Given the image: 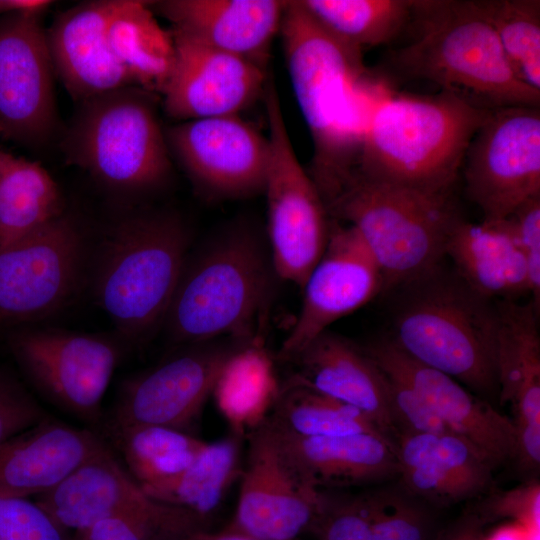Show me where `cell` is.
<instances>
[{
	"label": "cell",
	"instance_id": "6da1fadb",
	"mask_svg": "<svg viewBox=\"0 0 540 540\" xmlns=\"http://www.w3.org/2000/svg\"><path fill=\"white\" fill-rule=\"evenodd\" d=\"M280 31L313 145L308 173L327 207L354 175L370 112L389 88L368 72L361 49L325 30L300 1H287Z\"/></svg>",
	"mask_w": 540,
	"mask_h": 540
},
{
	"label": "cell",
	"instance_id": "7a4b0ae2",
	"mask_svg": "<svg viewBox=\"0 0 540 540\" xmlns=\"http://www.w3.org/2000/svg\"><path fill=\"white\" fill-rule=\"evenodd\" d=\"M277 278L268 240L231 223L189 251L161 329L176 347L263 339Z\"/></svg>",
	"mask_w": 540,
	"mask_h": 540
},
{
	"label": "cell",
	"instance_id": "3957f363",
	"mask_svg": "<svg viewBox=\"0 0 540 540\" xmlns=\"http://www.w3.org/2000/svg\"><path fill=\"white\" fill-rule=\"evenodd\" d=\"M388 89L368 117L354 174L430 193L454 192L467 148L490 114L459 97Z\"/></svg>",
	"mask_w": 540,
	"mask_h": 540
},
{
	"label": "cell",
	"instance_id": "277c9868",
	"mask_svg": "<svg viewBox=\"0 0 540 540\" xmlns=\"http://www.w3.org/2000/svg\"><path fill=\"white\" fill-rule=\"evenodd\" d=\"M410 24L413 38L386 58L399 77L430 81L490 111L539 106L540 92L516 76L473 0H413Z\"/></svg>",
	"mask_w": 540,
	"mask_h": 540
},
{
	"label": "cell",
	"instance_id": "5b68a950",
	"mask_svg": "<svg viewBox=\"0 0 540 540\" xmlns=\"http://www.w3.org/2000/svg\"><path fill=\"white\" fill-rule=\"evenodd\" d=\"M190 250V230L171 212L131 213L106 234L96 257L93 292L129 348L162 328Z\"/></svg>",
	"mask_w": 540,
	"mask_h": 540
},
{
	"label": "cell",
	"instance_id": "8992f818",
	"mask_svg": "<svg viewBox=\"0 0 540 540\" xmlns=\"http://www.w3.org/2000/svg\"><path fill=\"white\" fill-rule=\"evenodd\" d=\"M393 291L398 294L389 336L401 350L475 391L498 390L495 301L476 293L442 264Z\"/></svg>",
	"mask_w": 540,
	"mask_h": 540
},
{
	"label": "cell",
	"instance_id": "52a82bcc",
	"mask_svg": "<svg viewBox=\"0 0 540 540\" xmlns=\"http://www.w3.org/2000/svg\"><path fill=\"white\" fill-rule=\"evenodd\" d=\"M351 226L375 260L383 292L393 291L442 264L461 217L454 193H430L354 174L326 207Z\"/></svg>",
	"mask_w": 540,
	"mask_h": 540
},
{
	"label": "cell",
	"instance_id": "ba28073f",
	"mask_svg": "<svg viewBox=\"0 0 540 540\" xmlns=\"http://www.w3.org/2000/svg\"><path fill=\"white\" fill-rule=\"evenodd\" d=\"M149 94L129 86L79 103L64 137L69 161L113 192L149 194L170 177L171 153Z\"/></svg>",
	"mask_w": 540,
	"mask_h": 540
},
{
	"label": "cell",
	"instance_id": "9c48e42d",
	"mask_svg": "<svg viewBox=\"0 0 540 540\" xmlns=\"http://www.w3.org/2000/svg\"><path fill=\"white\" fill-rule=\"evenodd\" d=\"M263 100L270 132V159L263 190L267 200V240L279 279L302 288L325 250L331 222L315 183L297 158L279 93L269 78Z\"/></svg>",
	"mask_w": 540,
	"mask_h": 540
},
{
	"label": "cell",
	"instance_id": "30bf717a",
	"mask_svg": "<svg viewBox=\"0 0 540 540\" xmlns=\"http://www.w3.org/2000/svg\"><path fill=\"white\" fill-rule=\"evenodd\" d=\"M8 346L44 400L93 427L102 426L104 394L129 349L120 337L26 327L12 332Z\"/></svg>",
	"mask_w": 540,
	"mask_h": 540
},
{
	"label": "cell",
	"instance_id": "8fae6325",
	"mask_svg": "<svg viewBox=\"0 0 540 540\" xmlns=\"http://www.w3.org/2000/svg\"><path fill=\"white\" fill-rule=\"evenodd\" d=\"M88 259V238L67 213L1 247L0 324L35 322L62 309L81 287Z\"/></svg>",
	"mask_w": 540,
	"mask_h": 540
},
{
	"label": "cell",
	"instance_id": "7c38bea8",
	"mask_svg": "<svg viewBox=\"0 0 540 540\" xmlns=\"http://www.w3.org/2000/svg\"><path fill=\"white\" fill-rule=\"evenodd\" d=\"M256 340L226 337L176 347L157 365L122 382L102 426L106 431L156 425L190 433L227 361Z\"/></svg>",
	"mask_w": 540,
	"mask_h": 540
},
{
	"label": "cell",
	"instance_id": "4fadbf2b",
	"mask_svg": "<svg viewBox=\"0 0 540 540\" xmlns=\"http://www.w3.org/2000/svg\"><path fill=\"white\" fill-rule=\"evenodd\" d=\"M461 171L485 221L504 220L540 195L539 106L492 110L470 141Z\"/></svg>",
	"mask_w": 540,
	"mask_h": 540
},
{
	"label": "cell",
	"instance_id": "5bb4252c",
	"mask_svg": "<svg viewBox=\"0 0 540 540\" xmlns=\"http://www.w3.org/2000/svg\"><path fill=\"white\" fill-rule=\"evenodd\" d=\"M44 12L0 18V131L32 148L49 143L58 128L55 71L41 23Z\"/></svg>",
	"mask_w": 540,
	"mask_h": 540
},
{
	"label": "cell",
	"instance_id": "9a60e30c",
	"mask_svg": "<svg viewBox=\"0 0 540 540\" xmlns=\"http://www.w3.org/2000/svg\"><path fill=\"white\" fill-rule=\"evenodd\" d=\"M245 437L237 507L226 529L256 540H298L314 518L319 489L300 475L263 420Z\"/></svg>",
	"mask_w": 540,
	"mask_h": 540
},
{
	"label": "cell",
	"instance_id": "2e32d148",
	"mask_svg": "<svg viewBox=\"0 0 540 540\" xmlns=\"http://www.w3.org/2000/svg\"><path fill=\"white\" fill-rule=\"evenodd\" d=\"M165 136L171 155L200 192L214 198L263 193L269 139L239 115L184 121Z\"/></svg>",
	"mask_w": 540,
	"mask_h": 540
},
{
	"label": "cell",
	"instance_id": "e0dca14e",
	"mask_svg": "<svg viewBox=\"0 0 540 540\" xmlns=\"http://www.w3.org/2000/svg\"><path fill=\"white\" fill-rule=\"evenodd\" d=\"M302 289L301 308L278 351L281 362H288L333 322L383 293V281L356 231L332 222L325 250Z\"/></svg>",
	"mask_w": 540,
	"mask_h": 540
},
{
	"label": "cell",
	"instance_id": "ac0fdd59",
	"mask_svg": "<svg viewBox=\"0 0 540 540\" xmlns=\"http://www.w3.org/2000/svg\"><path fill=\"white\" fill-rule=\"evenodd\" d=\"M174 62L162 92L166 113L182 122L239 115L264 92L267 70L172 30Z\"/></svg>",
	"mask_w": 540,
	"mask_h": 540
},
{
	"label": "cell",
	"instance_id": "d6986e66",
	"mask_svg": "<svg viewBox=\"0 0 540 540\" xmlns=\"http://www.w3.org/2000/svg\"><path fill=\"white\" fill-rule=\"evenodd\" d=\"M364 349L381 370L408 382L449 431L472 443L494 468L516 457L514 421L472 395L457 380L416 361L390 336Z\"/></svg>",
	"mask_w": 540,
	"mask_h": 540
},
{
	"label": "cell",
	"instance_id": "ffe728a7",
	"mask_svg": "<svg viewBox=\"0 0 540 540\" xmlns=\"http://www.w3.org/2000/svg\"><path fill=\"white\" fill-rule=\"evenodd\" d=\"M495 303V372L500 400L510 403L515 413L516 457L523 466L535 468L540 462L539 308L532 300Z\"/></svg>",
	"mask_w": 540,
	"mask_h": 540
},
{
	"label": "cell",
	"instance_id": "44dd1931",
	"mask_svg": "<svg viewBox=\"0 0 540 540\" xmlns=\"http://www.w3.org/2000/svg\"><path fill=\"white\" fill-rule=\"evenodd\" d=\"M122 3H81L58 15L46 30L55 75L78 103L119 88L136 87L113 55L107 38L108 25Z\"/></svg>",
	"mask_w": 540,
	"mask_h": 540
},
{
	"label": "cell",
	"instance_id": "7402d4cb",
	"mask_svg": "<svg viewBox=\"0 0 540 540\" xmlns=\"http://www.w3.org/2000/svg\"><path fill=\"white\" fill-rule=\"evenodd\" d=\"M288 362L295 366L291 378L357 408L394 444L388 381L364 347L326 330Z\"/></svg>",
	"mask_w": 540,
	"mask_h": 540
},
{
	"label": "cell",
	"instance_id": "603a6c76",
	"mask_svg": "<svg viewBox=\"0 0 540 540\" xmlns=\"http://www.w3.org/2000/svg\"><path fill=\"white\" fill-rule=\"evenodd\" d=\"M287 1L165 0L149 2L183 33L208 46L242 57L267 70Z\"/></svg>",
	"mask_w": 540,
	"mask_h": 540
},
{
	"label": "cell",
	"instance_id": "cb8c5ba5",
	"mask_svg": "<svg viewBox=\"0 0 540 540\" xmlns=\"http://www.w3.org/2000/svg\"><path fill=\"white\" fill-rule=\"evenodd\" d=\"M105 444L95 431L50 415L0 444V496L41 495Z\"/></svg>",
	"mask_w": 540,
	"mask_h": 540
},
{
	"label": "cell",
	"instance_id": "d4e9b609",
	"mask_svg": "<svg viewBox=\"0 0 540 540\" xmlns=\"http://www.w3.org/2000/svg\"><path fill=\"white\" fill-rule=\"evenodd\" d=\"M397 437L399 474L410 492L440 502H458L489 487L494 467L466 439L423 432Z\"/></svg>",
	"mask_w": 540,
	"mask_h": 540
},
{
	"label": "cell",
	"instance_id": "484cf974",
	"mask_svg": "<svg viewBox=\"0 0 540 540\" xmlns=\"http://www.w3.org/2000/svg\"><path fill=\"white\" fill-rule=\"evenodd\" d=\"M266 425L300 475L317 489L362 485L399 474L395 445L382 435L297 437Z\"/></svg>",
	"mask_w": 540,
	"mask_h": 540
},
{
	"label": "cell",
	"instance_id": "4316f807",
	"mask_svg": "<svg viewBox=\"0 0 540 540\" xmlns=\"http://www.w3.org/2000/svg\"><path fill=\"white\" fill-rule=\"evenodd\" d=\"M146 497L105 444L55 487L36 496L35 502L60 526L75 533Z\"/></svg>",
	"mask_w": 540,
	"mask_h": 540
},
{
	"label": "cell",
	"instance_id": "83f0119b",
	"mask_svg": "<svg viewBox=\"0 0 540 540\" xmlns=\"http://www.w3.org/2000/svg\"><path fill=\"white\" fill-rule=\"evenodd\" d=\"M445 256L458 276L487 299L515 300L529 294L525 258L507 218L479 224L462 219L450 234Z\"/></svg>",
	"mask_w": 540,
	"mask_h": 540
},
{
	"label": "cell",
	"instance_id": "f1b7e54d",
	"mask_svg": "<svg viewBox=\"0 0 540 540\" xmlns=\"http://www.w3.org/2000/svg\"><path fill=\"white\" fill-rule=\"evenodd\" d=\"M325 540H428L424 513L402 496L387 492L341 491L323 521Z\"/></svg>",
	"mask_w": 540,
	"mask_h": 540
},
{
	"label": "cell",
	"instance_id": "f546056e",
	"mask_svg": "<svg viewBox=\"0 0 540 540\" xmlns=\"http://www.w3.org/2000/svg\"><path fill=\"white\" fill-rule=\"evenodd\" d=\"M108 43L134 85L162 94L174 62V41L149 2L123 0L107 29Z\"/></svg>",
	"mask_w": 540,
	"mask_h": 540
},
{
	"label": "cell",
	"instance_id": "4dcf8cb0",
	"mask_svg": "<svg viewBox=\"0 0 540 540\" xmlns=\"http://www.w3.org/2000/svg\"><path fill=\"white\" fill-rule=\"evenodd\" d=\"M229 436L206 444L196 459L179 475L142 489L158 502L183 508L211 524L235 480L241 476L242 439Z\"/></svg>",
	"mask_w": 540,
	"mask_h": 540
},
{
	"label": "cell",
	"instance_id": "1f68e13d",
	"mask_svg": "<svg viewBox=\"0 0 540 540\" xmlns=\"http://www.w3.org/2000/svg\"><path fill=\"white\" fill-rule=\"evenodd\" d=\"M59 187L40 164L0 153V248L63 214Z\"/></svg>",
	"mask_w": 540,
	"mask_h": 540
},
{
	"label": "cell",
	"instance_id": "d6a6232c",
	"mask_svg": "<svg viewBox=\"0 0 540 540\" xmlns=\"http://www.w3.org/2000/svg\"><path fill=\"white\" fill-rule=\"evenodd\" d=\"M263 420L273 430L297 437L360 433L386 437L373 421L357 408L291 377L280 385L278 394Z\"/></svg>",
	"mask_w": 540,
	"mask_h": 540
},
{
	"label": "cell",
	"instance_id": "836d02e7",
	"mask_svg": "<svg viewBox=\"0 0 540 540\" xmlns=\"http://www.w3.org/2000/svg\"><path fill=\"white\" fill-rule=\"evenodd\" d=\"M279 388L273 360L263 340H256L227 361L212 395L233 432L245 437L266 416Z\"/></svg>",
	"mask_w": 540,
	"mask_h": 540
},
{
	"label": "cell",
	"instance_id": "e575fe53",
	"mask_svg": "<svg viewBox=\"0 0 540 540\" xmlns=\"http://www.w3.org/2000/svg\"><path fill=\"white\" fill-rule=\"evenodd\" d=\"M105 432L141 489L179 475L207 444L191 433L156 425L127 426Z\"/></svg>",
	"mask_w": 540,
	"mask_h": 540
},
{
	"label": "cell",
	"instance_id": "d590c367",
	"mask_svg": "<svg viewBox=\"0 0 540 540\" xmlns=\"http://www.w3.org/2000/svg\"><path fill=\"white\" fill-rule=\"evenodd\" d=\"M328 32L359 49L393 41L408 27L413 0H303Z\"/></svg>",
	"mask_w": 540,
	"mask_h": 540
},
{
	"label": "cell",
	"instance_id": "8d00e7d4",
	"mask_svg": "<svg viewBox=\"0 0 540 540\" xmlns=\"http://www.w3.org/2000/svg\"><path fill=\"white\" fill-rule=\"evenodd\" d=\"M492 26L516 76L540 92V1L473 0Z\"/></svg>",
	"mask_w": 540,
	"mask_h": 540
},
{
	"label": "cell",
	"instance_id": "74e56055",
	"mask_svg": "<svg viewBox=\"0 0 540 540\" xmlns=\"http://www.w3.org/2000/svg\"><path fill=\"white\" fill-rule=\"evenodd\" d=\"M211 524L177 506L142 502L73 533V540H181Z\"/></svg>",
	"mask_w": 540,
	"mask_h": 540
},
{
	"label": "cell",
	"instance_id": "f35d334b",
	"mask_svg": "<svg viewBox=\"0 0 540 540\" xmlns=\"http://www.w3.org/2000/svg\"><path fill=\"white\" fill-rule=\"evenodd\" d=\"M0 540H73L38 503L0 496Z\"/></svg>",
	"mask_w": 540,
	"mask_h": 540
},
{
	"label": "cell",
	"instance_id": "ab89813d",
	"mask_svg": "<svg viewBox=\"0 0 540 540\" xmlns=\"http://www.w3.org/2000/svg\"><path fill=\"white\" fill-rule=\"evenodd\" d=\"M49 416L24 383L0 369V444Z\"/></svg>",
	"mask_w": 540,
	"mask_h": 540
},
{
	"label": "cell",
	"instance_id": "60d3db41",
	"mask_svg": "<svg viewBox=\"0 0 540 540\" xmlns=\"http://www.w3.org/2000/svg\"><path fill=\"white\" fill-rule=\"evenodd\" d=\"M381 371L388 381L398 435L406 432L453 434L408 382L394 373Z\"/></svg>",
	"mask_w": 540,
	"mask_h": 540
},
{
	"label": "cell",
	"instance_id": "b9f144b4",
	"mask_svg": "<svg viewBox=\"0 0 540 540\" xmlns=\"http://www.w3.org/2000/svg\"><path fill=\"white\" fill-rule=\"evenodd\" d=\"M525 258L529 294L540 304V195L520 205L508 218Z\"/></svg>",
	"mask_w": 540,
	"mask_h": 540
},
{
	"label": "cell",
	"instance_id": "7bdbcfd3",
	"mask_svg": "<svg viewBox=\"0 0 540 540\" xmlns=\"http://www.w3.org/2000/svg\"><path fill=\"white\" fill-rule=\"evenodd\" d=\"M489 507L493 514L512 516L518 519L520 524L539 528V484H529L498 494Z\"/></svg>",
	"mask_w": 540,
	"mask_h": 540
},
{
	"label": "cell",
	"instance_id": "ee69618b",
	"mask_svg": "<svg viewBox=\"0 0 540 540\" xmlns=\"http://www.w3.org/2000/svg\"><path fill=\"white\" fill-rule=\"evenodd\" d=\"M488 540H539V528L523 524L501 527Z\"/></svg>",
	"mask_w": 540,
	"mask_h": 540
},
{
	"label": "cell",
	"instance_id": "f6af8a7d",
	"mask_svg": "<svg viewBox=\"0 0 540 540\" xmlns=\"http://www.w3.org/2000/svg\"><path fill=\"white\" fill-rule=\"evenodd\" d=\"M51 4L47 0H0V18L16 12L46 11Z\"/></svg>",
	"mask_w": 540,
	"mask_h": 540
},
{
	"label": "cell",
	"instance_id": "bcb514c9",
	"mask_svg": "<svg viewBox=\"0 0 540 540\" xmlns=\"http://www.w3.org/2000/svg\"><path fill=\"white\" fill-rule=\"evenodd\" d=\"M181 540H256V539L251 538L242 533L225 528L219 532H213L212 530L196 532Z\"/></svg>",
	"mask_w": 540,
	"mask_h": 540
},
{
	"label": "cell",
	"instance_id": "7dc6e473",
	"mask_svg": "<svg viewBox=\"0 0 540 540\" xmlns=\"http://www.w3.org/2000/svg\"><path fill=\"white\" fill-rule=\"evenodd\" d=\"M479 518H470L458 527L449 540H482Z\"/></svg>",
	"mask_w": 540,
	"mask_h": 540
}]
</instances>
